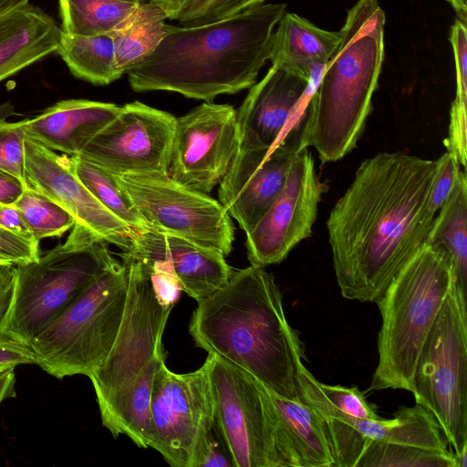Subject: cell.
<instances>
[{
    "mask_svg": "<svg viewBox=\"0 0 467 467\" xmlns=\"http://www.w3.org/2000/svg\"><path fill=\"white\" fill-rule=\"evenodd\" d=\"M25 175L29 187L73 217L74 225L118 246L122 252L132 250L135 233L84 185L74 171L71 156L57 154L26 136Z\"/></svg>",
    "mask_w": 467,
    "mask_h": 467,
    "instance_id": "2e32d148",
    "label": "cell"
},
{
    "mask_svg": "<svg viewBox=\"0 0 467 467\" xmlns=\"http://www.w3.org/2000/svg\"><path fill=\"white\" fill-rule=\"evenodd\" d=\"M300 150L287 140L271 150L239 148L219 183V202L246 234L265 215L282 191Z\"/></svg>",
    "mask_w": 467,
    "mask_h": 467,
    "instance_id": "ac0fdd59",
    "label": "cell"
},
{
    "mask_svg": "<svg viewBox=\"0 0 467 467\" xmlns=\"http://www.w3.org/2000/svg\"><path fill=\"white\" fill-rule=\"evenodd\" d=\"M435 215L426 243L442 246L450 254L457 283L467 286V178L459 170L453 189Z\"/></svg>",
    "mask_w": 467,
    "mask_h": 467,
    "instance_id": "484cf974",
    "label": "cell"
},
{
    "mask_svg": "<svg viewBox=\"0 0 467 467\" xmlns=\"http://www.w3.org/2000/svg\"><path fill=\"white\" fill-rule=\"evenodd\" d=\"M341 39L340 31L322 29L294 13H285L272 38V65L310 79L333 57Z\"/></svg>",
    "mask_w": 467,
    "mask_h": 467,
    "instance_id": "cb8c5ba5",
    "label": "cell"
},
{
    "mask_svg": "<svg viewBox=\"0 0 467 467\" xmlns=\"http://www.w3.org/2000/svg\"><path fill=\"white\" fill-rule=\"evenodd\" d=\"M119 107L84 99L60 100L26 119V136L54 151L77 156L115 118Z\"/></svg>",
    "mask_w": 467,
    "mask_h": 467,
    "instance_id": "ffe728a7",
    "label": "cell"
},
{
    "mask_svg": "<svg viewBox=\"0 0 467 467\" xmlns=\"http://www.w3.org/2000/svg\"><path fill=\"white\" fill-rule=\"evenodd\" d=\"M120 255L128 275L123 317L109 353L88 378L103 426L148 448L151 390L165 363L162 337L173 305L159 299L148 264L128 252Z\"/></svg>",
    "mask_w": 467,
    "mask_h": 467,
    "instance_id": "277c9868",
    "label": "cell"
},
{
    "mask_svg": "<svg viewBox=\"0 0 467 467\" xmlns=\"http://www.w3.org/2000/svg\"><path fill=\"white\" fill-rule=\"evenodd\" d=\"M7 367H12V366H2V365H0V370H2V369H4V368H7Z\"/></svg>",
    "mask_w": 467,
    "mask_h": 467,
    "instance_id": "c3c4849f",
    "label": "cell"
},
{
    "mask_svg": "<svg viewBox=\"0 0 467 467\" xmlns=\"http://www.w3.org/2000/svg\"><path fill=\"white\" fill-rule=\"evenodd\" d=\"M14 205L21 213L37 243L47 238L60 237L75 224V220L67 212L29 186Z\"/></svg>",
    "mask_w": 467,
    "mask_h": 467,
    "instance_id": "1f68e13d",
    "label": "cell"
},
{
    "mask_svg": "<svg viewBox=\"0 0 467 467\" xmlns=\"http://www.w3.org/2000/svg\"><path fill=\"white\" fill-rule=\"evenodd\" d=\"M385 20L378 0H358L308 101L301 149L314 147L323 163L350 153L365 130L384 59Z\"/></svg>",
    "mask_w": 467,
    "mask_h": 467,
    "instance_id": "5b68a950",
    "label": "cell"
},
{
    "mask_svg": "<svg viewBox=\"0 0 467 467\" xmlns=\"http://www.w3.org/2000/svg\"><path fill=\"white\" fill-rule=\"evenodd\" d=\"M211 381L216 422L234 467H288L265 386L214 355Z\"/></svg>",
    "mask_w": 467,
    "mask_h": 467,
    "instance_id": "8fae6325",
    "label": "cell"
},
{
    "mask_svg": "<svg viewBox=\"0 0 467 467\" xmlns=\"http://www.w3.org/2000/svg\"><path fill=\"white\" fill-rule=\"evenodd\" d=\"M27 186L13 175L0 171V205H12Z\"/></svg>",
    "mask_w": 467,
    "mask_h": 467,
    "instance_id": "60d3db41",
    "label": "cell"
},
{
    "mask_svg": "<svg viewBox=\"0 0 467 467\" xmlns=\"http://www.w3.org/2000/svg\"><path fill=\"white\" fill-rule=\"evenodd\" d=\"M22 364H35L31 348L0 333V365L16 368Z\"/></svg>",
    "mask_w": 467,
    "mask_h": 467,
    "instance_id": "74e56055",
    "label": "cell"
},
{
    "mask_svg": "<svg viewBox=\"0 0 467 467\" xmlns=\"http://www.w3.org/2000/svg\"><path fill=\"white\" fill-rule=\"evenodd\" d=\"M1 262H5V261H4L2 258H0V263H1ZM7 263H8V262H7Z\"/></svg>",
    "mask_w": 467,
    "mask_h": 467,
    "instance_id": "681fc988",
    "label": "cell"
},
{
    "mask_svg": "<svg viewBox=\"0 0 467 467\" xmlns=\"http://www.w3.org/2000/svg\"><path fill=\"white\" fill-rule=\"evenodd\" d=\"M299 380L337 411L356 419L380 420L375 405L369 403L358 387L328 385L318 381L305 365L300 368Z\"/></svg>",
    "mask_w": 467,
    "mask_h": 467,
    "instance_id": "d6a6232c",
    "label": "cell"
},
{
    "mask_svg": "<svg viewBox=\"0 0 467 467\" xmlns=\"http://www.w3.org/2000/svg\"><path fill=\"white\" fill-rule=\"evenodd\" d=\"M115 259L108 243L74 225L63 244L16 265L12 306L3 333L28 346Z\"/></svg>",
    "mask_w": 467,
    "mask_h": 467,
    "instance_id": "52a82bcc",
    "label": "cell"
},
{
    "mask_svg": "<svg viewBox=\"0 0 467 467\" xmlns=\"http://www.w3.org/2000/svg\"><path fill=\"white\" fill-rule=\"evenodd\" d=\"M240 147L236 109L204 101L176 118L168 175L209 193L228 171Z\"/></svg>",
    "mask_w": 467,
    "mask_h": 467,
    "instance_id": "4fadbf2b",
    "label": "cell"
},
{
    "mask_svg": "<svg viewBox=\"0 0 467 467\" xmlns=\"http://www.w3.org/2000/svg\"><path fill=\"white\" fill-rule=\"evenodd\" d=\"M189 332L208 354L281 397L300 400L305 347L287 321L274 275L265 267L233 271L223 286L198 302Z\"/></svg>",
    "mask_w": 467,
    "mask_h": 467,
    "instance_id": "7a4b0ae2",
    "label": "cell"
},
{
    "mask_svg": "<svg viewBox=\"0 0 467 467\" xmlns=\"http://www.w3.org/2000/svg\"><path fill=\"white\" fill-rule=\"evenodd\" d=\"M300 400L318 413L336 417L352 426L366 439L435 450L452 451L438 421L423 406L400 407L391 420H362L345 415L320 399L299 381Z\"/></svg>",
    "mask_w": 467,
    "mask_h": 467,
    "instance_id": "603a6c76",
    "label": "cell"
},
{
    "mask_svg": "<svg viewBox=\"0 0 467 467\" xmlns=\"http://www.w3.org/2000/svg\"><path fill=\"white\" fill-rule=\"evenodd\" d=\"M16 265L7 262L0 263V333L9 314L15 289Z\"/></svg>",
    "mask_w": 467,
    "mask_h": 467,
    "instance_id": "f35d334b",
    "label": "cell"
},
{
    "mask_svg": "<svg viewBox=\"0 0 467 467\" xmlns=\"http://www.w3.org/2000/svg\"><path fill=\"white\" fill-rule=\"evenodd\" d=\"M454 11L456 12L459 19L467 22V0H447Z\"/></svg>",
    "mask_w": 467,
    "mask_h": 467,
    "instance_id": "ee69618b",
    "label": "cell"
},
{
    "mask_svg": "<svg viewBox=\"0 0 467 467\" xmlns=\"http://www.w3.org/2000/svg\"><path fill=\"white\" fill-rule=\"evenodd\" d=\"M126 1L135 2V3H142V2L149 1V0H126Z\"/></svg>",
    "mask_w": 467,
    "mask_h": 467,
    "instance_id": "7dc6e473",
    "label": "cell"
},
{
    "mask_svg": "<svg viewBox=\"0 0 467 467\" xmlns=\"http://www.w3.org/2000/svg\"><path fill=\"white\" fill-rule=\"evenodd\" d=\"M74 171L91 193L135 234L149 228L117 176L79 156H71Z\"/></svg>",
    "mask_w": 467,
    "mask_h": 467,
    "instance_id": "f1b7e54d",
    "label": "cell"
},
{
    "mask_svg": "<svg viewBox=\"0 0 467 467\" xmlns=\"http://www.w3.org/2000/svg\"><path fill=\"white\" fill-rule=\"evenodd\" d=\"M39 243L0 226V258L20 265L39 258Z\"/></svg>",
    "mask_w": 467,
    "mask_h": 467,
    "instance_id": "d590c367",
    "label": "cell"
},
{
    "mask_svg": "<svg viewBox=\"0 0 467 467\" xmlns=\"http://www.w3.org/2000/svg\"><path fill=\"white\" fill-rule=\"evenodd\" d=\"M212 355L194 371L175 373L163 363L155 375L148 447L172 467H202L216 425Z\"/></svg>",
    "mask_w": 467,
    "mask_h": 467,
    "instance_id": "30bf717a",
    "label": "cell"
},
{
    "mask_svg": "<svg viewBox=\"0 0 467 467\" xmlns=\"http://www.w3.org/2000/svg\"><path fill=\"white\" fill-rule=\"evenodd\" d=\"M138 4L126 0H59L60 28L75 35H106Z\"/></svg>",
    "mask_w": 467,
    "mask_h": 467,
    "instance_id": "83f0119b",
    "label": "cell"
},
{
    "mask_svg": "<svg viewBox=\"0 0 467 467\" xmlns=\"http://www.w3.org/2000/svg\"><path fill=\"white\" fill-rule=\"evenodd\" d=\"M278 448L288 467H335L323 417L301 400L281 397L266 387Z\"/></svg>",
    "mask_w": 467,
    "mask_h": 467,
    "instance_id": "7402d4cb",
    "label": "cell"
},
{
    "mask_svg": "<svg viewBox=\"0 0 467 467\" xmlns=\"http://www.w3.org/2000/svg\"><path fill=\"white\" fill-rule=\"evenodd\" d=\"M194 0H149L159 5L167 15L168 19L176 20L180 13Z\"/></svg>",
    "mask_w": 467,
    "mask_h": 467,
    "instance_id": "7bdbcfd3",
    "label": "cell"
},
{
    "mask_svg": "<svg viewBox=\"0 0 467 467\" xmlns=\"http://www.w3.org/2000/svg\"><path fill=\"white\" fill-rule=\"evenodd\" d=\"M25 122L26 119L0 123V171L28 187L25 175Z\"/></svg>",
    "mask_w": 467,
    "mask_h": 467,
    "instance_id": "836d02e7",
    "label": "cell"
},
{
    "mask_svg": "<svg viewBox=\"0 0 467 467\" xmlns=\"http://www.w3.org/2000/svg\"><path fill=\"white\" fill-rule=\"evenodd\" d=\"M438 161L439 168L429 199V211L434 216L448 199L460 170V164L449 151L443 153Z\"/></svg>",
    "mask_w": 467,
    "mask_h": 467,
    "instance_id": "8d00e7d4",
    "label": "cell"
},
{
    "mask_svg": "<svg viewBox=\"0 0 467 467\" xmlns=\"http://www.w3.org/2000/svg\"><path fill=\"white\" fill-rule=\"evenodd\" d=\"M411 393L434 416L458 456L467 448V304L457 280L423 346Z\"/></svg>",
    "mask_w": 467,
    "mask_h": 467,
    "instance_id": "9c48e42d",
    "label": "cell"
},
{
    "mask_svg": "<svg viewBox=\"0 0 467 467\" xmlns=\"http://www.w3.org/2000/svg\"><path fill=\"white\" fill-rule=\"evenodd\" d=\"M166 13L150 2L139 3L109 35L113 42L115 66L123 76L149 57L165 33Z\"/></svg>",
    "mask_w": 467,
    "mask_h": 467,
    "instance_id": "d4e9b609",
    "label": "cell"
},
{
    "mask_svg": "<svg viewBox=\"0 0 467 467\" xmlns=\"http://www.w3.org/2000/svg\"><path fill=\"white\" fill-rule=\"evenodd\" d=\"M0 226L24 237L35 240L21 213L14 204L0 205Z\"/></svg>",
    "mask_w": 467,
    "mask_h": 467,
    "instance_id": "ab89813d",
    "label": "cell"
},
{
    "mask_svg": "<svg viewBox=\"0 0 467 467\" xmlns=\"http://www.w3.org/2000/svg\"><path fill=\"white\" fill-rule=\"evenodd\" d=\"M9 118V111L6 106L3 103H0V123L7 120Z\"/></svg>",
    "mask_w": 467,
    "mask_h": 467,
    "instance_id": "f6af8a7d",
    "label": "cell"
},
{
    "mask_svg": "<svg viewBox=\"0 0 467 467\" xmlns=\"http://www.w3.org/2000/svg\"><path fill=\"white\" fill-rule=\"evenodd\" d=\"M175 124L167 111L127 103L77 156L114 175L168 174Z\"/></svg>",
    "mask_w": 467,
    "mask_h": 467,
    "instance_id": "5bb4252c",
    "label": "cell"
},
{
    "mask_svg": "<svg viewBox=\"0 0 467 467\" xmlns=\"http://www.w3.org/2000/svg\"><path fill=\"white\" fill-rule=\"evenodd\" d=\"M285 4L249 7L216 21L166 26L158 47L126 74L137 92L165 90L209 102L251 88L269 59Z\"/></svg>",
    "mask_w": 467,
    "mask_h": 467,
    "instance_id": "3957f363",
    "label": "cell"
},
{
    "mask_svg": "<svg viewBox=\"0 0 467 467\" xmlns=\"http://www.w3.org/2000/svg\"><path fill=\"white\" fill-rule=\"evenodd\" d=\"M456 280L447 251L426 242L392 279L376 303L382 321L369 390L412 391L420 355Z\"/></svg>",
    "mask_w": 467,
    "mask_h": 467,
    "instance_id": "8992f818",
    "label": "cell"
},
{
    "mask_svg": "<svg viewBox=\"0 0 467 467\" xmlns=\"http://www.w3.org/2000/svg\"><path fill=\"white\" fill-rule=\"evenodd\" d=\"M439 168L400 151L365 160L327 221L343 297L377 303L424 244L434 215L429 199Z\"/></svg>",
    "mask_w": 467,
    "mask_h": 467,
    "instance_id": "6da1fadb",
    "label": "cell"
},
{
    "mask_svg": "<svg viewBox=\"0 0 467 467\" xmlns=\"http://www.w3.org/2000/svg\"><path fill=\"white\" fill-rule=\"evenodd\" d=\"M328 185L316 172L308 149L300 150L285 183L265 215L246 233L245 247L252 265L279 264L301 241L312 234L318 204Z\"/></svg>",
    "mask_w": 467,
    "mask_h": 467,
    "instance_id": "9a60e30c",
    "label": "cell"
},
{
    "mask_svg": "<svg viewBox=\"0 0 467 467\" xmlns=\"http://www.w3.org/2000/svg\"><path fill=\"white\" fill-rule=\"evenodd\" d=\"M322 72L306 79L272 65L236 110L241 149L271 150L286 134L301 139L308 101Z\"/></svg>",
    "mask_w": 467,
    "mask_h": 467,
    "instance_id": "e0dca14e",
    "label": "cell"
},
{
    "mask_svg": "<svg viewBox=\"0 0 467 467\" xmlns=\"http://www.w3.org/2000/svg\"><path fill=\"white\" fill-rule=\"evenodd\" d=\"M355 467H457L453 451L366 439Z\"/></svg>",
    "mask_w": 467,
    "mask_h": 467,
    "instance_id": "4dcf8cb0",
    "label": "cell"
},
{
    "mask_svg": "<svg viewBox=\"0 0 467 467\" xmlns=\"http://www.w3.org/2000/svg\"><path fill=\"white\" fill-rule=\"evenodd\" d=\"M76 78L94 85H109L122 76L115 66L109 35L82 36L61 30L57 52Z\"/></svg>",
    "mask_w": 467,
    "mask_h": 467,
    "instance_id": "4316f807",
    "label": "cell"
},
{
    "mask_svg": "<svg viewBox=\"0 0 467 467\" xmlns=\"http://www.w3.org/2000/svg\"><path fill=\"white\" fill-rule=\"evenodd\" d=\"M149 228L216 249L233 250L234 227L223 204L168 174L116 175Z\"/></svg>",
    "mask_w": 467,
    "mask_h": 467,
    "instance_id": "7c38bea8",
    "label": "cell"
},
{
    "mask_svg": "<svg viewBox=\"0 0 467 467\" xmlns=\"http://www.w3.org/2000/svg\"><path fill=\"white\" fill-rule=\"evenodd\" d=\"M61 28L30 0L0 11V82L57 52Z\"/></svg>",
    "mask_w": 467,
    "mask_h": 467,
    "instance_id": "44dd1931",
    "label": "cell"
},
{
    "mask_svg": "<svg viewBox=\"0 0 467 467\" xmlns=\"http://www.w3.org/2000/svg\"><path fill=\"white\" fill-rule=\"evenodd\" d=\"M456 94L450 109L448 137L444 140L447 151L466 168L467 159V27L466 22L456 19L451 29Z\"/></svg>",
    "mask_w": 467,
    "mask_h": 467,
    "instance_id": "f546056e",
    "label": "cell"
},
{
    "mask_svg": "<svg viewBox=\"0 0 467 467\" xmlns=\"http://www.w3.org/2000/svg\"><path fill=\"white\" fill-rule=\"evenodd\" d=\"M16 0H0V11L11 5Z\"/></svg>",
    "mask_w": 467,
    "mask_h": 467,
    "instance_id": "bcb514c9",
    "label": "cell"
},
{
    "mask_svg": "<svg viewBox=\"0 0 467 467\" xmlns=\"http://www.w3.org/2000/svg\"><path fill=\"white\" fill-rule=\"evenodd\" d=\"M127 293L126 266L117 261L29 343L35 364L59 379L89 377L115 342Z\"/></svg>",
    "mask_w": 467,
    "mask_h": 467,
    "instance_id": "ba28073f",
    "label": "cell"
},
{
    "mask_svg": "<svg viewBox=\"0 0 467 467\" xmlns=\"http://www.w3.org/2000/svg\"><path fill=\"white\" fill-rule=\"evenodd\" d=\"M128 253L167 266L182 291L197 302L223 286L233 273L220 251L151 228L135 234Z\"/></svg>",
    "mask_w": 467,
    "mask_h": 467,
    "instance_id": "d6986e66",
    "label": "cell"
},
{
    "mask_svg": "<svg viewBox=\"0 0 467 467\" xmlns=\"http://www.w3.org/2000/svg\"><path fill=\"white\" fill-rule=\"evenodd\" d=\"M265 0H194L180 13L176 20L181 26L216 21L238 14Z\"/></svg>",
    "mask_w": 467,
    "mask_h": 467,
    "instance_id": "e575fe53",
    "label": "cell"
},
{
    "mask_svg": "<svg viewBox=\"0 0 467 467\" xmlns=\"http://www.w3.org/2000/svg\"><path fill=\"white\" fill-rule=\"evenodd\" d=\"M15 367H7L0 370V403L16 397Z\"/></svg>",
    "mask_w": 467,
    "mask_h": 467,
    "instance_id": "b9f144b4",
    "label": "cell"
}]
</instances>
